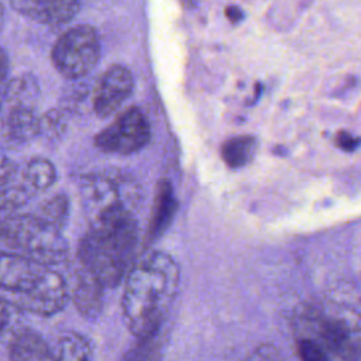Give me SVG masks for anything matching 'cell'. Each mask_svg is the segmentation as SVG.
Here are the masks:
<instances>
[{
	"instance_id": "d4e9b609",
	"label": "cell",
	"mask_w": 361,
	"mask_h": 361,
	"mask_svg": "<svg viewBox=\"0 0 361 361\" xmlns=\"http://www.w3.org/2000/svg\"><path fill=\"white\" fill-rule=\"evenodd\" d=\"M336 144L338 148H341L343 151L351 152L354 149L358 148V145L361 144V138H355L353 137L350 133L347 131H340L336 137Z\"/></svg>"
},
{
	"instance_id": "ac0fdd59",
	"label": "cell",
	"mask_w": 361,
	"mask_h": 361,
	"mask_svg": "<svg viewBox=\"0 0 361 361\" xmlns=\"http://www.w3.org/2000/svg\"><path fill=\"white\" fill-rule=\"evenodd\" d=\"M3 96L7 104L35 107L39 96V87L35 78L31 75H20L7 83Z\"/></svg>"
},
{
	"instance_id": "ffe728a7",
	"label": "cell",
	"mask_w": 361,
	"mask_h": 361,
	"mask_svg": "<svg viewBox=\"0 0 361 361\" xmlns=\"http://www.w3.org/2000/svg\"><path fill=\"white\" fill-rule=\"evenodd\" d=\"M69 212H71L69 197L63 193H58L48 197L42 203H39L34 214L45 224L62 231L68 223Z\"/></svg>"
},
{
	"instance_id": "9a60e30c",
	"label": "cell",
	"mask_w": 361,
	"mask_h": 361,
	"mask_svg": "<svg viewBox=\"0 0 361 361\" xmlns=\"http://www.w3.org/2000/svg\"><path fill=\"white\" fill-rule=\"evenodd\" d=\"M8 361H51V348L39 333L23 327L8 341Z\"/></svg>"
},
{
	"instance_id": "4fadbf2b",
	"label": "cell",
	"mask_w": 361,
	"mask_h": 361,
	"mask_svg": "<svg viewBox=\"0 0 361 361\" xmlns=\"http://www.w3.org/2000/svg\"><path fill=\"white\" fill-rule=\"evenodd\" d=\"M7 106L1 130L10 142L24 144L39 135V117L35 114V107L20 104Z\"/></svg>"
},
{
	"instance_id": "8992f818",
	"label": "cell",
	"mask_w": 361,
	"mask_h": 361,
	"mask_svg": "<svg viewBox=\"0 0 361 361\" xmlns=\"http://www.w3.org/2000/svg\"><path fill=\"white\" fill-rule=\"evenodd\" d=\"M151 128L138 107H128L116 120L94 135V145L107 154L128 155L147 145Z\"/></svg>"
},
{
	"instance_id": "7c38bea8",
	"label": "cell",
	"mask_w": 361,
	"mask_h": 361,
	"mask_svg": "<svg viewBox=\"0 0 361 361\" xmlns=\"http://www.w3.org/2000/svg\"><path fill=\"white\" fill-rule=\"evenodd\" d=\"M44 267L24 255L0 251V289L14 295L25 290Z\"/></svg>"
},
{
	"instance_id": "7a4b0ae2",
	"label": "cell",
	"mask_w": 361,
	"mask_h": 361,
	"mask_svg": "<svg viewBox=\"0 0 361 361\" xmlns=\"http://www.w3.org/2000/svg\"><path fill=\"white\" fill-rule=\"evenodd\" d=\"M89 226L137 220L144 200L140 182L127 171L104 168L80 176L78 186Z\"/></svg>"
},
{
	"instance_id": "2e32d148",
	"label": "cell",
	"mask_w": 361,
	"mask_h": 361,
	"mask_svg": "<svg viewBox=\"0 0 361 361\" xmlns=\"http://www.w3.org/2000/svg\"><path fill=\"white\" fill-rule=\"evenodd\" d=\"M92 344L83 334L68 331L51 348V361H92Z\"/></svg>"
},
{
	"instance_id": "52a82bcc",
	"label": "cell",
	"mask_w": 361,
	"mask_h": 361,
	"mask_svg": "<svg viewBox=\"0 0 361 361\" xmlns=\"http://www.w3.org/2000/svg\"><path fill=\"white\" fill-rule=\"evenodd\" d=\"M16 305L23 312L49 317L63 310L69 300L66 279L52 267H44L37 279L23 292L16 293Z\"/></svg>"
},
{
	"instance_id": "603a6c76",
	"label": "cell",
	"mask_w": 361,
	"mask_h": 361,
	"mask_svg": "<svg viewBox=\"0 0 361 361\" xmlns=\"http://www.w3.org/2000/svg\"><path fill=\"white\" fill-rule=\"evenodd\" d=\"M298 351L300 361H330L322 344L310 338H302L298 344Z\"/></svg>"
},
{
	"instance_id": "cb8c5ba5",
	"label": "cell",
	"mask_w": 361,
	"mask_h": 361,
	"mask_svg": "<svg viewBox=\"0 0 361 361\" xmlns=\"http://www.w3.org/2000/svg\"><path fill=\"white\" fill-rule=\"evenodd\" d=\"M17 173L16 164L0 151V189L13 183L14 176Z\"/></svg>"
},
{
	"instance_id": "3957f363",
	"label": "cell",
	"mask_w": 361,
	"mask_h": 361,
	"mask_svg": "<svg viewBox=\"0 0 361 361\" xmlns=\"http://www.w3.org/2000/svg\"><path fill=\"white\" fill-rule=\"evenodd\" d=\"M137 247V220L89 226L79 241L78 259L99 278L104 288H114L133 267Z\"/></svg>"
},
{
	"instance_id": "83f0119b",
	"label": "cell",
	"mask_w": 361,
	"mask_h": 361,
	"mask_svg": "<svg viewBox=\"0 0 361 361\" xmlns=\"http://www.w3.org/2000/svg\"><path fill=\"white\" fill-rule=\"evenodd\" d=\"M3 24H4V7L0 1V31L3 30Z\"/></svg>"
},
{
	"instance_id": "f1b7e54d",
	"label": "cell",
	"mask_w": 361,
	"mask_h": 361,
	"mask_svg": "<svg viewBox=\"0 0 361 361\" xmlns=\"http://www.w3.org/2000/svg\"><path fill=\"white\" fill-rule=\"evenodd\" d=\"M0 106H1V94H0Z\"/></svg>"
},
{
	"instance_id": "8fae6325",
	"label": "cell",
	"mask_w": 361,
	"mask_h": 361,
	"mask_svg": "<svg viewBox=\"0 0 361 361\" xmlns=\"http://www.w3.org/2000/svg\"><path fill=\"white\" fill-rule=\"evenodd\" d=\"M324 348L338 361H361V329L345 320H329L322 333Z\"/></svg>"
},
{
	"instance_id": "44dd1931",
	"label": "cell",
	"mask_w": 361,
	"mask_h": 361,
	"mask_svg": "<svg viewBox=\"0 0 361 361\" xmlns=\"http://www.w3.org/2000/svg\"><path fill=\"white\" fill-rule=\"evenodd\" d=\"M23 327V310L14 300L0 296V343H8Z\"/></svg>"
},
{
	"instance_id": "277c9868",
	"label": "cell",
	"mask_w": 361,
	"mask_h": 361,
	"mask_svg": "<svg viewBox=\"0 0 361 361\" xmlns=\"http://www.w3.org/2000/svg\"><path fill=\"white\" fill-rule=\"evenodd\" d=\"M0 251L20 254L47 267L65 262L69 245L56 230L34 213H11L0 217Z\"/></svg>"
},
{
	"instance_id": "ba28073f",
	"label": "cell",
	"mask_w": 361,
	"mask_h": 361,
	"mask_svg": "<svg viewBox=\"0 0 361 361\" xmlns=\"http://www.w3.org/2000/svg\"><path fill=\"white\" fill-rule=\"evenodd\" d=\"M134 78L123 65L110 66L99 79L93 93V111L97 117L106 118L114 114L131 96Z\"/></svg>"
},
{
	"instance_id": "5b68a950",
	"label": "cell",
	"mask_w": 361,
	"mask_h": 361,
	"mask_svg": "<svg viewBox=\"0 0 361 361\" xmlns=\"http://www.w3.org/2000/svg\"><path fill=\"white\" fill-rule=\"evenodd\" d=\"M100 41L96 30L78 24L62 32L55 41L51 59L54 68L66 79H80L97 65Z\"/></svg>"
},
{
	"instance_id": "30bf717a",
	"label": "cell",
	"mask_w": 361,
	"mask_h": 361,
	"mask_svg": "<svg viewBox=\"0 0 361 361\" xmlns=\"http://www.w3.org/2000/svg\"><path fill=\"white\" fill-rule=\"evenodd\" d=\"M20 14L47 25L71 21L80 6V0H7Z\"/></svg>"
},
{
	"instance_id": "7402d4cb",
	"label": "cell",
	"mask_w": 361,
	"mask_h": 361,
	"mask_svg": "<svg viewBox=\"0 0 361 361\" xmlns=\"http://www.w3.org/2000/svg\"><path fill=\"white\" fill-rule=\"evenodd\" d=\"M68 128V120L63 111L49 110L42 117H39V134L48 140H59Z\"/></svg>"
},
{
	"instance_id": "d6986e66",
	"label": "cell",
	"mask_w": 361,
	"mask_h": 361,
	"mask_svg": "<svg viewBox=\"0 0 361 361\" xmlns=\"http://www.w3.org/2000/svg\"><path fill=\"white\" fill-rule=\"evenodd\" d=\"M257 141L251 135H238L227 140L221 147V158L230 168L250 164L255 155Z\"/></svg>"
},
{
	"instance_id": "4316f807",
	"label": "cell",
	"mask_w": 361,
	"mask_h": 361,
	"mask_svg": "<svg viewBox=\"0 0 361 361\" xmlns=\"http://www.w3.org/2000/svg\"><path fill=\"white\" fill-rule=\"evenodd\" d=\"M226 16H227V18H228L231 23H237V21H240V20L243 18L241 10H240L238 7H235V6L227 7V8H226Z\"/></svg>"
},
{
	"instance_id": "5bb4252c",
	"label": "cell",
	"mask_w": 361,
	"mask_h": 361,
	"mask_svg": "<svg viewBox=\"0 0 361 361\" xmlns=\"http://www.w3.org/2000/svg\"><path fill=\"white\" fill-rule=\"evenodd\" d=\"M176 212V199L169 180L161 179L157 183L155 197L147 228V240L152 241L158 238L166 227L171 224L172 217Z\"/></svg>"
},
{
	"instance_id": "6da1fadb",
	"label": "cell",
	"mask_w": 361,
	"mask_h": 361,
	"mask_svg": "<svg viewBox=\"0 0 361 361\" xmlns=\"http://www.w3.org/2000/svg\"><path fill=\"white\" fill-rule=\"evenodd\" d=\"M179 276L175 259L162 251H151L133 264L126 275L121 309L135 337H152L159 330L176 296Z\"/></svg>"
},
{
	"instance_id": "484cf974",
	"label": "cell",
	"mask_w": 361,
	"mask_h": 361,
	"mask_svg": "<svg viewBox=\"0 0 361 361\" xmlns=\"http://www.w3.org/2000/svg\"><path fill=\"white\" fill-rule=\"evenodd\" d=\"M8 58H7V54L0 48V87L1 85L6 82L7 79V73H8Z\"/></svg>"
},
{
	"instance_id": "9c48e42d",
	"label": "cell",
	"mask_w": 361,
	"mask_h": 361,
	"mask_svg": "<svg viewBox=\"0 0 361 361\" xmlns=\"http://www.w3.org/2000/svg\"><path fill=\"white\" fill-rule=\"evenodd\" d=\"M69 300L87 320H96L103 309L104 286L99 278L80 262L66 279Z\"/></svg>"
},
{
	"instance_id": "e0dca14e",
	"label": "cell",
	"mask_w": 361,
	"mask_h": 361,
	"mask_svg": "<svg viewBox=\"0 0 361 361\" xmlns=\"http://www.w3.org/2000/svg\"><path fill=\"white\" fill-rule=\"evenodd\" d=\"M21 182L31 190L32 195L45 192L56 182V169L47 158H31L23 168Z\"/></svg>"
}]
</instances>
